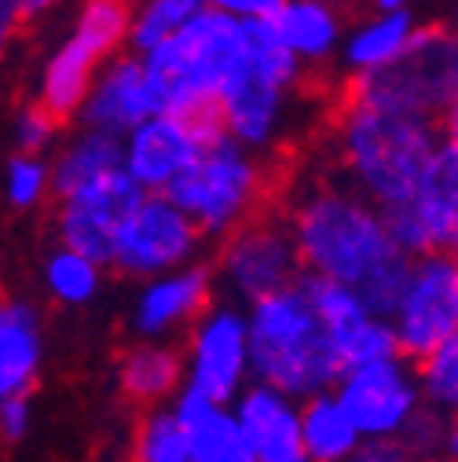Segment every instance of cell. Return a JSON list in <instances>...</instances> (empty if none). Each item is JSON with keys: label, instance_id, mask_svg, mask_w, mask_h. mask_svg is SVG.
Segmentation results:
<instances>
[{"label": "cell", "instance_id": "cell-1", "mask_svg": "<svg viewBox=\"0 0 458 462\" xmlns=\"http://www.w3.org/2000/svg\"><path fill=\"white\" fill-rule=\"evenodd\" d=\"M282 220L294 236L301 272L345 282L353 291H360L389 261L404 257L389 243L381 213L334 172L298 184Z\"/></svg>", "mask_w": 458, "mask_h": 462}, {"label": "cell", "instance_id": "cell-2", "mask_svg": "<svg viewBox=\"0 0 458 462\" xmlns=\"http://www.w3.org/2000/svg\"><path fill=\"white\" fill-rule=\"evenodd\" d=\"M440 136V125L341 99L330 122V172L385 213L411 199Z\"/></svg>", "mask_w": 458, "mask_h": 462}, {"label": "cell", "instance_id": "cell-3", "mask_svg": "<svg viewBox=\"0 0 458 462\" xmlns=\"http://www.w3.org/2000/svg\"><path fill=\"white\" fill-rule=\"evenodd\" d=\"M161 114L202 118L250 63V23L198 12L151 55H140Z\"/></svg>", "mask_w": 458, "mask_h": 462}, {"label": "cell", "instance_id": "cell-4", "mask_svg": "<svg viewBox=\"0 0 458 462\" xmlns=\"http://www.w3.org/2000/svg\"><path fill=\"white\" fill-rule=\"evenodd\" d=\"M250 382L279 389L294 400L334 389L341 367L330 349V334L294 286L261 298L246 309Z\"/></svg>", "mask_w": 458, "mask_h": 462}, {"label": "cell", "instance_id": "cell-5", "mask_svg": "<svg viewBox=\"0 0 458 462\" xmlns=\"http://www.w3.org/2000/svg\"><path fill=\"white\" fill-rule=\"evenodd\" d=\"M345 103L418 118L429 125H458V37L447 23H418L404 55L371 74L345 81Z\"/></svg>", "mask_w": 458, "mask_h": 462}, {"label": "cell", "instance_id": "cell-6", "mask_svg": "<svg viewBox=\"0 0 458 462\" xmlns=\"http://www.w3.org/2000/svg\"><path fill=\"white\" fill-rule=\"evenodd\" d=\"M268 188L271 180L264 158L250 154L235 140L216 136L165 188V199L202 231L206 243H220L264 209Z\"/></svg>", "mask_w": 458, "mask_h": 462}, {"label": "cell", "instance_id": "cell-7", "mask_svg": "<svg viewBox=\"0 0 458 462\" xmlns=\"http://www.w3.org/2000/svg\"><path fill=\"white\" fill-rule=\"evenodd\" d=\"M133 0H81L63 41L41 60L33 81V103H41L55 122H74V114L96 78V70L125 51Z\"/></svg>", "mask_w": 458, "mask_h": 462}, {"label": "cell", "instance_id": "cell-8", "mask_svg": "<svg viewBox=\"0 0 458 462\" xmlns=\"http://www.w3.org/2000/svg\"><path fill=\"white\" fill-rule=\"evenodd\" d=\"M213 282L227 305L250 309L301 279V257L282 213H257L216 243Z\"/></svg>", "mask_w": 458, "mask_h": 462}, {"label": "cell", "instance_id": "cell-9", "mask_svg": "<svg viewBox=\"0 0 458 462\" xmlns=\"http://www.w3.org/2000/svg\"><path fill=\"white\" fill-rule=\"evenodd\" d=\"M389 243L404 257L458 250V125L444 129L411 199L381 213Z\"/></svg>", "mask_w": 458, "mask_h": 462}, {"label": "cell", "instance_id": "cell-10", "mask_svg": "<svg viewBox=\"0 0 458 462\" xmlns=\"http://www.w3.org/2000/svg\"><path fill=\"white\" fill-rule=\"evenodd\" d=\"M206 246L209 243L202 239V231L165 195H140L114 231L106 268L147 282L154 275H169L202 261Z\"/></svg>", "mask_w": 458, "mask_h": 462}, {"label": "cell", "instance_id": "cell-11", "mask_svg": "<svg viewBox=\"0 0 458 462\" xmlns=\"http://www.w3.org/2000/svg\"><path fill=\"white\" fill-rule=\"evenodd\" d=\"M399 360L418 364L458 337V261L429 254L411 261L408 286L389 316Z\"/></svg>", "mask_w": 458, "mask_h": 462}, {"label": "cell", "instance_id": "cell-12", "mask_svg": "<svg viewBox=\"0 0 458 462\" xmlns=\"http://www.w3.org/2000/svg\"><path fill=\"white\" fill-rule=\"evenodd\" d=\"M184 389L232 408V400L250 385V341L246 309L213 301L191 327L184 345Z\"/></svg>", "mask_w": 458, "mask_h": 462}, {"label": "cell", "instance_id": "cell-13", "mask_svg": "<svg viewBox=\"0 0 458 462\" xmlns=\"http://www.w3.org/2000/svg\"><path fill=\"white\" fill-rule=\"evenodd\" d=\"M216 136H224L216 114H202V118L154 114V118L122 136V172L143 195H165V188Z\"/></svg>", "mask_w": 458, "mask_h": 462}, {"label": "cell", "instance_id": "cell-14", "mask_svg": "<svg viewBox=\"0 0 458 462\" xmlns=\"http://www.w3.org/2000/svg\"><path fill=\"white\" fill-rule=\"evenodd\" d=\"M334 396L345 408L360 440H392L422 408L415 367L408 360H381L345 371L334 382Z\"/></svg>", "mask_w": 458, "mask_h": 462}, {"label": "cell", "instance_id": "cell-15", "mask_svg": "<svg viewBox=\"0 0 458 462\" xmlns=\"http://www.w3.org/2000/svg\"><path fill=\"white\" fill-rule=\"evenodd\" d=\"M298 96H301L298 88H286L246 63V70L220 92L213 114L227 140H235L250 154L264 158L290 136Z\"/></svg>", "mask_w": 458, "mask_h": 462}, {"label": "cell", "instance_id": "cell-16", "mask_svg": "<svg viewBox=\"0 0 458 462\" xmlns=\"http://www.w3.org/2000/svg\"><path fill=\"white\" fill-rule=\"evenodd\" d=\"M216 301V282L209 261H195L169 275L140 282L129 309V330L136 341H173Z\"/></svg>", "mask_w": 458, "mask_h": 462}, {"label": "cell", "instance_id": "cell-17", "mask_svg": "<svg viewBox=\"0 0 458 462\" xmlns=\"http://www.w3.org/2000/svg\"><path fill=\"white\" fill-rule=\"evenodd\" d=\"M140 195L143 191L118 169V172H110L106 180L55 202V213H51L55 246H67V250L106 268L114 231H118L122 217L133 209V202Z\"/></svg>", "mask_w": 458, "mask_h": 462}, {"label": "cell", "instance_id": "cell-18", "mask_svg": "<svg viewBox=\"0 0 458 462\" xmlns=\"http://www.w3.org/2000/svg\"><path fill=\"white\" fill-rule=\"evenodd\" d=\"M154 114H161V110H158V96H154L143 60L133 51H118L114 60H106L96 70V78L74 114V125L122 140L125 133H133L136 125L154 118Z\"/></svg>", "mask_w": 458, "mask_h": 462}, {"label": "cell", "instance_id": "cell-19", "mask_svg": "<svg viewBox=\"0 0 458 462\" xmlns=\"http://www.w3.org/2000/svg\"><path fill=\"white\" fill-rule=\"evenodd\" d=\"M232 419L257 462L301 458V400L250 382L232 400Z\"/></svg>", "mask_w": 458, "mask_h": 462}, {"label": "cell", "instance_id": "cell-20", "mask_svg": "<svg viewBox=\"0 0 458 462\" xmlns=\"http://www.w3.org/2000/svg\"><path fill=\"white\" fill-rule=\"evenodd\" d=\"M271 37L294 55L312 78L316 70L334 67V55L345 37L349 15L341 8L319 5V0H282V5L264 19Z\"/></svg>", "mask_w": 458, "mask_h": 462}, {"label": "cell", "instance_id": "cell-21", "mask_svg": "<svg viewBox=\"0 0 458 462\" xmlns=\"http://www.w3.org/2000/svg\"><path fill=\"white\" fill-rule=\"evenodd\" d=\"M44 371V316L33 301L0 294V400L30 396Z\"/></svg>", "mask_w": 458, "mask_h": 462}, {"label": "cell", "instance_id": "cell-22", "mask_svg": "<svg viewBox=\"0 0 458 462\" xmlns=\"http://www.w3.org/2000/svg\"><path fill=\"white\" fill-rule=\"evenodd\" d=\"M418 15L415 12H392V15H378L367 12L363 19L345 26V37H341V48L334 55V67L345 81L356 78H371L385 67H392L404 48L411 44L415 30H418Z\"/></svg>", "mask_w": 458, "mask_h": 462}, {"label": "cell", "instance_id": "cell-23", "mask_svg": "<svg viewBox=\"0 0 458 462\" xmlns=\"http://www.w3.org/2000/svg\"><path fill=\"white\" fill-rule=\"evenodd\" d=\"M122 169V140L96 129L74 125L60 136V143L48 154V180H51V202H63Z\"/></svg>", "mask_w": 458, "mask_h": 462}, {"label": "cell", "instance_id": "cell-24", "mask_svg": "<svg viewBox=\"0 0 458 462\" xmlns=\"http://www.w3.org/2000/svg\"><path fill=\"white\" fill-rule=\"evenodd\" d=\"M169 411L184 430L195 462H257L232 419V408H220V403L180 385V393L169 400Z\"/></svg>", "mask_w": 458, "mask_h": 462}, {"label": "cell", "instance_id": "cell-25", "mask_svg": "<svg viewBox=\"0 0 458 462\" xmlns=\"http://www.w3.org/2000/svg\"><path fill=\"white\" fill-rule=\"evenodd\" d=\"M184 385V356L173 341H133L118 360V389L140 411L169 408Z\"/></svg>", "mask_w": 458, "mask_h": 462}, {"label": "cell", "instance_id": "cell-26", "mask_svg": "<svg viewBox=\"0 0 458 462\" xmlns=\"http://www.w3.org/2000/svg\"><path fill=\"white\" fill-rule=\"evenodd\" d=\"M360 433L353 430L334 389L301 400V462H345Z\"/></svg>", "mask_w": 458, "mask_h": 462}, {"label": "cell", "instance_id": "cell-27", "mask_svg": "<svg viewBox=\"0 0 458 462\" xmlns=\"http://www.w3.org/2000/svg\"><path fill=\"white\" fill-rule=\"evenodd\" d=\"M103 264L67 250V246H51L41 261V282H44V294L63 305V309H85L99 298L103 291Z\"/></svg>", "mask_w": 458, "mask_h": 462}, {"label": "cell", "instance_id": "cell-28", "mask_svg": "<svg viewBox=\"0 0 458 462\" xmlns=\"http://www.w3.org/2000/svg\"><path fill=\"white\" fill-rule=\"evenodd\" d=\"M198 12H202L198 0H136L133 12H129L125 51L151 55L154 48H161L173 33H180Z\"/></svg>", "mask_w": 458, "mask_h": 462}, {"label": "cell", "instance_id": "cell-29", "mask_svg": "<svg viewBox=\"0 0 458 462\" xmlns=\"http://www.w3.org/2000/svg\"><path fill=\"white\" fill-rule=\"evenodd\" d=\"M330 349H334V360H337L341 374L356 371V367H367V364H381V360H396L399 356L389 319H378V316H367V319H360L349 330L330 334Z\"/></svg>", "mask_w": 458, "mask_h": 462}, {"label": "cell", "instance_id": "cell-30", "mask_svg": "<svg viewBox=\"0 0 458 462\" xmlns=\"http://www.w3.org/2000/svg\"><path fill=\"white\" fill-rule=\"evenodd\" d=\"M298 291L305 294V301L312 305V312L319 316L326 334H341V330H349V327H356L360 319L371 316L367 305L360 301V294L353 291V286H345V282H334V279H319V275L301 272Z\"/></svg>", "mask_w": 458, "mask_h": 462}, {"label": "cell", "instance_id": "cell-31", "mask_svg": "<svg viewBox=\"0 0 458 462\" xmlns=\"http://www.w3.org/2000/svg\"><path fill=\"white\" fill-rule=\"evenodd\" d=\"M133 462H195L188 437L169 408L143 411L133 433Z\"/></svg>", "mask_w": 458, "mask_h": 462}, {"label": "cell", "instance_id": "cell-32", "mask_svg": "<svg viewBox=\"0 0 458 462\" xmlns=\"http://www.w3.org/2000/svg\"><path fill=\"white\" fill-rule=\"evenodd\" d=\"M0 191L15 213H33L51 202V180H48V158L33 154H8L0 169Z\"/></svg>", "mask_w": 458, "mask_h": 462}, {"label": "cell", "instance_id": "cell-33", "mask_svg": "<svg viewBox=\"0 0 458 462\" xmlns=\"http://www.w3.org/2000/svg\"><path fill=\"white\" fill-rule=\"evenodd\" d=\"M411 367H415V382H418L426 408L454 419V411H458V337L440 345L436 353H429L426 360H418Z\"/></svg>", "mask_w": 458, "mask_h": 462}, {"label": "cell", "instance_id": "cell-34", "mask_svg": "<svg viewBox=\"0 0 458 462\" xmlns=\"http://www.w3.org/2000/svg\"><path fill=\"white\" fill-rule=\"evenodd\" d=\"M418 462H454L458 455V426L451 415H440L433 408H422L411 415L404 433L396 437Z\"/></svg>", "mask_w": 458, "mask_h": 462}, {"label": "cell", "instance_id": "cell-35", "mask_svg": "<svg viewBox=\"0 0 458 462\" xmlns=\"http://www.w3.org/2000/svg\"><path fill=\"white\" fill-rule=\"evenodd\" d=\"M60 136H63V122H55L41 103L26 99V103L15 110V118H12V143H15V154L48 158L51 147L60 143Z\"/></svg>", "mask_w": 458, "mask_h": 462}, {"label": "cell", "instance_id": "cell-36", "mask_svg": "<svg viewBox=\"0 0 458 462\" xmlns=\"http://www.w3.org/2000/svg\"><path fill=\"white\" fill-rule=\"evenodd\" d=\"M33 426V400L30 396H8L0 400V440L19 444Z\"/></svg>", "mask_w": 458, "mask_h": 462}, {"label": "cell", "instance_id": "cell-37", "mask_svg": "<svg viewBox=\"0 0 458 462\" xmlns=\"http://www.w3.org/2000/svg\"><path fill=\"white\" fill-rule=\"evenodd\" d=\"M282 0H198L202 12H216L227 19H239V23H264Z\"/></svg>", "mask_w": 458, "mask_h": 462}, {"label": "cell", "instance_id": "cell-38", "mask_svg": "<svg viewBox=\"0 0 458 462\" xmlns=\"http://www.w3.org/2000/svg\"><path fill=\"white\" fill-rule=\"evenodd\" d=\"M345 462H418V458L392 437V440H360Z\"/></svg>", "mask_w": 458, "mask_h": 462}, {"label": "cell", "instance_id": "cell-39", "mask_svg": "<svg viewBox=\"0 0 458 462\" xmlns=\"http://www.w3.org/2000/svg\"><path fill=\"white\" fill-rule=\"evenodd\" d=\"M23 30V15H19V0H0V67H5L8 51L15 44Z\"/></svg>", "mask_w": 458, "mask_h": 462}, {"label": "cell", "instance_id": "cell-40", "mask_svg": "<svg viewBox=\"0 0 458 462\" xmlns=\"http://www.w3.org/2000/svg\"><path fill=\"white\" fill-rule=\"evenodd\" d=\"M67 0H19V15H23V23H37V19L55 15Z\"/></svg>", "mask_w": 458, "mask_h": 462}, {"label": "cell", "instance_id": "cell-41", "mask_svg": "<svg viewBox=\"0 0 458 462\" xmlns=\"http://www.w3.org/2000/svg\"><path fill=\"white\" fill-rule=\"evenodd\" d=\"M367 8L378 15H392V12H415L411 0H367Z\"/></svg>", "mask_w": 458, "mask_h": 462}, {"label": "cell", "instance_id": "cell-42", "mask_svg": "<svg viewBox=\"0 0 458 462\" xmlns=\"http://www.w3.org/2000/svg\"><path fill=\"white\" fill-rule=\"evenodd\" d=\"M319 5H330V8H341V12H345V8L360 5V0H319Z\"/></svg>", "mask_w": 458, "mask_h": 462}, {"label": "cell", "instance_id": "cell-43", "mask_svg": "<svg viewBox=\"0 0 458 462\" xmlns=\"http://www.w3.org/2000/svg\"><path fill=\"white\" fill-rule=\"evenodd\" d=\"M290 462H301V458H290Z\"/></svg>", "mask_w": 458, "mask_h": 462}]
</instances>
